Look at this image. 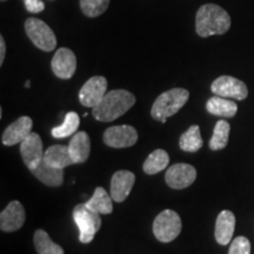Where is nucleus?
<instances>
[{"instance_id":"nucleus-7","label":"nucleus","mask_w":254,"mask_h":254,"mask_svg":"<svg viewBox=\"0 0 254 254\" xmlns=\"http://www.w3.org/2000/svg\"><path fill=\"white\" fill-rule=\"evenodd\" d=\"M211 90L215 95L227 98V99L244 100L249 95V90L245 82L230 75H221L215 79L212 82Z\"/></svg>"},{"instance_id":"nucleus-32","label":"nucleus","mask_w":254,"mask_h":254,"mask_svg":"<svg viewBox=\"0 0 254 254\" xmlns=\"http://www.w3.org/2000/svg\"><path fill=\"white\" fill-rule=\"evenodd\" d=\"M1 1H5V0H1Z\"/></svg>"},{"instance_id":"nucleus-8","label":"nucleus","mask_w":254,"mask_h":254,"mask_svg":"<svg viewBox=\"0 0 254 254\" xmlns=\"http://www.w3.org/2000/svg\"><path fill=\"white\" fill-rule=\"evenodd\" d=\"M107 93V80L101 75H95L88 79L79 92V100L82 106L93 107L103 100Z\"/></svg>"},{"instance_id":"nucleus-6","label":"nucleus","mask_w":254,"mask_h":254,"mask_svg":"<svg viewBox=\"0 0 254 254\" xmlns=\"http://www.w3.org/2000/svg\"><path fill=\"white\" fill-rule=\"evenodd\" d=\"M25 31L32 43L39 50L51 52L56 49L57 38L49 25L38 18H28L25 23Z\"/></svg>"},{"instance_id":"nucleus-31","label":"nucleus","mask_w":254,"mask_h":254,"mask_svg":"<svg viewBox=\"0 0 254 254\" xmlns=\"http://www.w3.org/2000/svg\"><path fill=\"white\" fill-rule=\"evenodd\" d=\"M30 86H31V81H30V80H27V81H26V84H25V87L28 88Z\"/></svg>"},{"instance_id":"nucleus-13","label":"nucleus","mask_w":254,"mask_h":254,"mask_svg":"<svg viewBox=\"0 0 254 254\" xmlns=\"http://www.w3.org/2000/svg\"><path fill=\"white\" fill-rule=\"evenodd\" d=\"M25 209L24 206L13 200L7 205L0 214V228L2 232H15L24 226L25 222Z\"/></svg>"},{"instance_id":"nucleus-28","label":"nucleus","mask_w":254,"mask_h":254,"mask_svg":"<svg viewBox=\"0 0 254 254\" xmlns=\"http://www.w3.org/2000/svg\"><path fill=\"white\" fill-rule=\"evenodd\" d=\"M228 254H251V243L246 237H238L232 241Z\"/></svg>"},{"instance_id":"nucleus-17","label":"nucleus","mask_w":254,"mask_h":254,"mask_svg":"<svg viewBox=\"0 0 254 254\" xmlns=\"http://www.w3.org/2000/svg\"><path fill=\"white\" fill-rule=\"evenodd\" d=\"M69 153L74 164H82L90 157L91 140L86 132L81 131L72 135L68 144Z\"/></svg>"},{"instance_id":"nucleus-9","label":"nucleus","mask_w":254,"mask_h":254,"mask_svg":"<svg viewBox=\"0 0 254 254\" xmlns=\"http://www.w3.org/2000/svg\"><path fill=\"white\" fill-rule=\"evenodd\" d=\"M104 142L113 148L131 147L138 140V132L129 125L109 127L104 133Z\"/></svg>"},{"instance_id":"nucleus-25","label":"nucleus","mask_w":254,"mask_h":254,"mask_svg":"<svg viewBox=\"0 0 254 254\" xmlns=\"http://www.w3.org/2000/svg\"><path fill=\"white\" fill-rule=\"evenodd\" d=\"M231 126L226 120H219L214 127L213 135L209 140V148L212 151H219L225 148L228 144V138H230Z\"/></svg>"},{"instance_id":"nucleus-29","label":"nucleus","mask_w":254,"mask_h":254,"mask_svg":"<svg viewBox=\"0 0 254 254\" xmlns=\"http://www.w3.org/2000/svg\"><path fill=\"white\" fill-rule=\"evenodd\" d=\"M24 4L30 13H40L45 8V4L41 0H24Z\"/></svg>"},{"instance_id":"nucleus-11","label":"nucleus","mask_w":254,"mask_h":254,"mask_svg":"<svg viewBox=\"0 0 254 254\" xmlns=\"http://www.w3.org/2000/svg\"><path fill=\"white\" fill-rule=\"evenodd\" d=\"M20 154L25 165L32 171L44 160L45 152L43 150V141L39 134L31 133L20 144Z\"/></svg>"},{"instance_id":"nucleus-24","label":"nucleus","mask_w":254,"mask_h":254,"mask_svg":"<svg viewBox=\"0 0 254 254\" xmlns=\"http://www.w3.org/2000/svg\"><path fill=\"white\" fill-rule=\"evenodd\" d=\"M34 246L38 254H64L63 247L53 243L49 234L43 230H37L34 233Z\"/></svg>"},{"instance_id":"nucleus-10","label":"nucleus","mask_w":254,"mask_h":254,"mask_svg":"<svg viewBox=\"0 0 254 254\" xmlns=\"http://www.w3.org/2000/svg\"><path fill=\"white\" fill-rule=\"evenodd\" d=\"M196 178V171L192 165L176 164L167 170L165 182L171 189L183 190L192 185Z\"/></svg>"},{"instance_id":"nucleus-19","label":"nucleus","mask_w":254,"mask_h":254,"mask_svg":"<svg viewBox=\"0 0 254 254\" xmlns=\"http://www.w3.org/2000/svg\"><path fill=\"white\" fill-rule=\"evenodd\" d=\"M44 160L47 164L57 168H63V170L69 165L74 164L71 153H69L68 146L65 145H53L47 148L44 154Z\"/></svg>"},{"instance_id":"nucleus-12","label":"nucleus","mask_w":254,"mask_h":254,"mask_svg":"<svg viewBox=\"0 0 254 254\" xmlns=\"http://www.w3.org/2000/svg\"><path fill=\"white\" fill-rule=\"evenodd\" d=\"M51 66L57 77L60 79H69L73 77L77 69V58L73 51L62 47L56 52Z\"/></svg>"},{"instance_id":"nucleus-14","label":"nucleus","mask_w":254,"mask_h":254,"mask_svg":"<svg viewBox=\"0 0 254 254\" xmlns=\"http://www.w3.org/2000/svg\"><path fill=\"white\" fill-rule=\"evenodd\" d=\"M32 126H33V122L30 117H20L2 133V144L5 146L21 144V141L32 133Z\"/></svg>"},{"instance_id":"nucleus-3","label":"nucleus","mask_w":254,"mask_h":254,"mask_svg":"<svg viewBox=\"0 0 254 254\" xmlns=\"http://www.w3.org/2000/svg\"><path fill=\"white\" fill-rule=\"evenodd\" d=\"M190 98V92L185 88H172L164 92L155 99L151 110L152 118L160 123H166L167 118L174 116L183 109Z\"/></svg>"},{"instance_id":"nucleus-2","label":"nucleus","mask_w":254,"mask_h":254,"mask_svg":"<svg viewBox=\"0 0 254 254\" xmlns=\"http://www.w3.org/2000/svg\"><path fill=\"white\" fill-rule=\"evenodd\" d=\"M135 104V97L126 90L107 92L97 106L92 109V114L97 120L104 123L118 119Z\"/></svg>"},{"instance_id":"nucleus-16","label":"nucleus","mask_w":254,"mask_h":254,"mask_svg":"<svg viewBox=\"0 0 254 254\" xmlns=\"http://www.w3.org/2000/svg\"><path fill=\"white\" fill-rule=\"evenodd\" d=\"M236 227V217L231 211H222L215 222V239L218 244L225 246L231 243Z\"/></svg>"},{"instance_id":"nucleus-18","label":"nucleus","mask_w":254,"mask_h":254,"mask_svg":"<svg viewBox=\"0 0 254 254\" xmlns=\"http://www.w3.org/2000/svg\"><path fill=\"white\" fill-rule=\"evenodd\" d=\"M32 174L39 179L41 183L51 187H58L63 184L64 171L63 168H57L43 160L36 168L31 171Z\"/></svg>"},{"instance_id":"nucleus-30","label":"nucleus","mask_w":254,"mask_h":254,"mask_svg":"<svg viewBox=\"0 0 254 254\" xmlns=\"http://www.w3.org/2000/svg\"><path fill=\"white\" fill-rule=\"evenodd\" d=\"M5 53H6V44H5L4 37L0 36V65L4 64Z\"/></svg>"},{"instance_id":"nucleus-4","label":"nucleus","mask_w":254,"mask_h":254,"mask_svg":"<svg viewBox=\"0 0 254 254\" xmlns=\"http://www.w3.org/2000/svg\"><path fill=\"white\" fill-rule=\"evenodd\" d=\"M73 219L79 228L80 243H91L101 227L100 214L87 207L86 204H79L73 209Z\"/></svg>"},{"instance_id":"nucleus-23","label":"nucleus","mask_w":254,"mask_h":254,"mask_svg":"<svg viewBox=\"0 0 254 254\" xmlns=\"http://www.w3.org/2000/svg\"><path fill=\"white\" fill-rule=\"evenodd\" d=\"M180 148L185 152H196L204 145L200 128L198 125L190 126L184 134L180 136Z\"/></svg>"},{"instance_id":"nucleus-5","label":"nucleus","mask_w":254,"mask_h":254,"mask_svg":"<svg viewBox=\"0 0 254 254\" xmlns=\"http://www.w3.org/2000/svg\"><path fill=\"white\" fill-rule=\"evenodd\" d=\"M182 219L177 212L165 209L153 221V233L161 243H171L182 232Z\"/></svg>"},{"instance_id":"nucleus-1","label":"nucleus","mask_w":254,"mask_h":254,"mask_svg":"<svg viewBox=\"0 0 254 254\" xmlns=\"http://www.w3.org/2000/svg\"><path fill=\"white\" fill-rule=\"evenodd\" d=\"M231 28V17L224 8L215 4H205L195 15V31L198 36L207 38L225 34Z\"/></svg>"},{"instance_id":"nucleus-20","label":"nucleus","mask_w":254,"mask_h":254,"mask_svg":"<svg viewBox=\"0 0 254 254\" xmlns=\"http://www.w3.org/2000/svg\"><path fill=\"white\" fill-rule=\"evenodd\" d=\"M206 109L208 113L213 116L222 117V118H233L236 116L238 106L233 100L222 97H212L206 104Z\"/></svg>"},{"instance_id":"nucleus-22","label":"nucleus","mask_w":254,"mask_h":254,"mask_svg":"<svg viewBox=\"0 0 254 254\" xmlns=\"http://www.w3.org/2000/svg\"><path fill=\"white\" fill-rule=\"evenodd\" d=\"M170 157L164 150H155L146 159L142 170L146 174H157L168 166Z\"/></svg>"},{"instance_id":"nucleus-26","label":"nucleus","mask_w":254,"mask_h":254,"mask_svg":"<svg viewBox=\"0 0 254 254\" xmlns=\"http://www.w3.org/2000/svg\"><path fill=\"white\" fill-rule=\"evenodd\" d=\"M79 124H80V118H79L78 113L68 112L66 114L65 120H64L62 125L52 128V132L51 133H52V136H55L57 139L66 138V136L75 134Z\"/></svg>"},{"instance_id":"nucleus-21","label":"nucleus","mask_w":254,"mask_h":254,"mask_svg":"<svg viewBox=\"0 0 254 254\" xmlns=\"http://www.w3.org/2000/svg\"><path fill=\"white\" fill-rule=\"evenodd\" d=\"M113 199L103 187H97L93 195L85 204L99 214H111L113 212Z\"/></svg>"},{"instance_id":"nucleus-27","label":"nucleus","mask_w":254,"mask_h":254,"mask_svg":"<svg viewBox=\"0 0 254 254\" xmlns=\"http://www.w3.org/2000/svg\"><path fill=\"white\" fill-rule=\"evenodd\" d=\"M80 9L86 17H99L109 8L110 0H79Z\"/></svg>"},{"instance_id":"nucleus-15","label":"nucleus","mask_w":254,"mask_h":254,"mask_svg":"<svg viewBox=\"0 0 254 254\" xmlns=\"http://www.w3.org/2000/svg\"><path fill=\"white\" fill-rule=\"evenodd\" d=\"M135 176L129 171H118L111 180V196L116 202H123L131 193Z\"/></svg>"}]
</instances>
